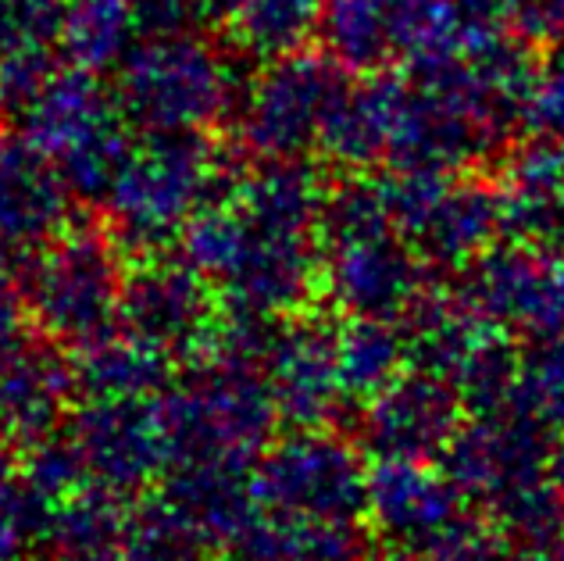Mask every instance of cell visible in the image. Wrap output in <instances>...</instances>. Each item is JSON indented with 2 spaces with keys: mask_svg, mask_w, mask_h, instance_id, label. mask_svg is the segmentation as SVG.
Here are the masks:
<instances>
[{
  "mask_svg": "<svg viewBox=\"0 0 564 561\" xmlns=\"http://www.w3.org/2000/svg\"><path fill=\"white\" fill-rule=\"evenodd\" d=\"M497 190L503 233L514 244L543 250L564 247V143L543 137L514 151Z\"/></svg>",
  "mask_w": 564,
  "mask_h": 561,
  "instance_id": "277c9868",
  "label": "cell"
},
{
  "mask_svg": "<svg viewBox=\"0 0 564 561\" xmlns=\"http://www.w3.org/2000/svg\"><path fill=\"white\" fill-rule=\"evenodd\" d=\"M554 433L543 430L525 411L508 408L497 416H475L451 440L447 476L471 500L475 511L497 519L518 497L546 483V462L554 451Z\"/></svg>",
  "mask_w": 564,
  "mask_h": 561,
  "instance_id": "6da1fadb",
  "label": "cell"
},
{
  "mask_svg": "<svg viewBox=\"0 0 564 561\" xmlns=\"http://www.w3.org/2000/svg\"><path fill=\"white\" fill-rule=\"evenodd\" d=\"M514 561H564V533L540 543H518Z\"/></svg>",
  "mask_w": 564,
  "mask_h": 561,
  "instance_id": "7c38bea8",
  "label": "cell"
},
{
  "mask_svg": "<svg viewBox=\"0 0 564 561\" xmlns=\"http://www.w3.org/2000/svg\"><path fill=\"white\" fill-rule=\"evenodd\" d=\"M465 497L447 472H433L419 462L386 465L379 479V508L386 522L408 537L436 540L454 519H462Z\"/></svg>",
  "mask_w": 564,
  "mask_h": 561,
  "instance_id": "8992f818",
  "label": "cell"
},
{
  "mask_svg": "<svg viewBox=\"0 0 564 561\" xmlns=\"http://www.w3.org/2000/svg\"><path fill=\"white\" fill-rule=\"evenodd\" d=\"M411 226L425 236L429 255L440 261H468L479 258L503 233L500 190L479 180L443 183L440 175H422L411 186Z\"/></svg>",
  "mask_w": 564,
  "mask_h": 561,
  "instance_id": "3957f363",
  "label": "cell"
},
{
  "mask_svg": "<svg viewBox=\"0 0 564 561\" xmlns=\"http://www.w3.org/2000/svg\"><path fill=\"white\" fill-rule=\"evenodd\" d=\"M465 301L500 330L546 339L564 333V258L514 244L475 258Z\"/></svg>",
  "mask_w": 564,
  "mask_h": 561,
  "instance_id": "7a4b0ae2",
  "label": "cell"
},
{
  "mask_svg": "<svg viewBox=\"0 0 564 561\" xmlns=\"http://www.w3.org/2000/svg\"><path fill=\"white\" fill-rule=\"evenodd\" d=\"M522 25L536 36L564 40V0H532L522 14Z\"/></svg>",
  "mask_w": 564,
  "mask_h": 561,
  "instance_id": "30bf717a",
  "label": "cell"
},
{
  "mask_svg": "<svg viewBox=\"0 0 564 561\" xmlns=\"http://www.w3.org/2000/svg\"><path fill=\"white\" fill-rule=\"evenodd\" d=\"M468 19L479 25H503V19H518L529 11L532 0H462Z\"/></svg>",
  "mask_w": 564,
  "mask_h": 561,
  "instance_id": "8fae6325",
  "label": "cell"
},
{
  "mask_svg": "<svg viewBox=\"0 0 564 561\" xmlns=\"http://www.w3.org/2000/svg\"><path fill=\"white\" fill-rule=\"evenodd\" d=\"M546 476H551L554 497H557V505H561V515H564V436H557V440H554L551 462H546Z\"/></svg>",
  "mask_w": 564,
  "mask_h": 561,
  "instance_id": "4fadbf2b",
  "label": "cell"
},
{
  "mask_svg": "<svg viewBox=\"0 0 564 561\" xmlns=\"http://www.w3.org/2000/svg\"><path fill=\"white\" fill-rule=\"evenodd\" d=\"M518 543L482 511L454 519L433 540V561H514Z\"/></svg>",
  "mask_w": 564,
  "mask_h": 561,
  "instance_id": "ba28073f",
  "label": "cell"
},
{
  "mask_svg": "<svg viewBox=\"0 0 564 561\" xmlns=\"http://www.w3.org/2000/svg\"><path fill=\"white\" fill-rule=\"evenodd\" d=\"M525 118H532L540 137L564 143V51H557L554 57H546L543 65H536Z\"/></svg>",
  "mask_w": 564,
  "mask_h": 561,
  "instance_id": "9c48e42d",
  "label": "cell"
},
{
  "mask_svg": "<svg viewBox=\"0 0 564 561\" xmlns=\"http://www.w3.org/2000/svg\"><path fill=\"white\" fill-rule=\"evenodd\" d=\"M465 401L447 379L422 376L404 382L390 401L382 404L379 430L382 440L397 454L422 457V454H443L451 440L465 425Z\"/></svg>",
  "mask_w": 564,
  "mask_h": 561,
  "instance_id": "5b68a950",
  "label": "cell"
},
{
  "mask_svg": "<svg viewBox=\"0 0 564 561\" xmlns=\"http://www.w3.org/2000/svg\"><path fill=\"white\" fill-rule=\"evenodd\" d=\"M514 408L554 436H564V333L536 339V347L522 354Z\"/></svg>",
  "mask_w": 564,
  "mask_h": 561,
  "instance_id": "52a82bcc",
  "label": "cell"
}]
</instances>
